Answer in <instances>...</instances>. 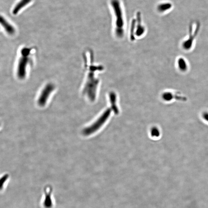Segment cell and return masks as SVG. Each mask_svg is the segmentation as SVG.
Returning <instances> with one entry per match:
<instances>
[{
  "label": "cell",
  "mask_w": 208,
  "mask_h": 208,
  "mask_svg": "<svg viewBox=\"0 0 208 208\" xmlns=\"http://www.w3.org/2000/svg\"><path fill=\"white\" fill-rule=\"evenodd\" d=\"M110 4L115 16L114 35L116 38L121 39L125 34V21L121 3L119 0H111Z\"/></svg>",
  "instance_id": "cell-2"
},
{
  "label": "cell",
  "mask_w": 208,
  "mask_h": 208,
  "mask_svg": "<svg viewBox=\"0 0 208 208\" xmlns=\"http://www.w3.org/2000/svg\"><path fill=\"white\" fill-rule=\"evenodd\" d=\"M31 1V0H21L19 3L17 4L14 9L13 14H16L21 9L30 3Z\"/></svg>",
  "instance_id": "cell-10"
},
{
  "label": "cell",
  "mask_w": 208,
  "mask_h": 208,
  "mask_svg": "<svg viewBox=\"0 0 208 208\" xmlns=\"http://www.w3.org/2000/svg\"><path fill=\"white\" fill-rule=\"evenodd\" d=\"M30 53L29 48H24L21 50V56L19 59L17 69L18 77L21 79L26 77L27 68L30 61L29 57Z\"/></svg>",
  "instance_id": "cell-5"
},
{
  "label": "cell",
  "mask_w": 208,
  "mask_h": 208,
  "mask_svg": "<svg viewBox=\"0 0 208 208\" xmlns=\"http://www.w3.org/2000/svg\"><path fill=\"white\" fill-rule=\"evenodd\" d=\"M1 24L3 27L4 28L5 30L7 32V33L9 35H13L15 32V29L14 28L13 26L9 23L8 22L6 21L4 18L1 17Z\"/></svg>",
  "instance_id": "cell-9"
},
{
  "label": "cell",
  "mask_w": 208,
  "mask_h": 208,
  "mask_svg": "<svg viewBox=\"0 0 208 208\" xmlns=\"http://www.w3.org/2000/svg\"><path fill=\"white\" fill-rule=\"evenodd\" d=\"M161 97L162 100L167 102L173 101V100L183 101L186 100V97L183 96L180 92L172 90L164 91L162 92Z\"/></svg>",
  "instance_id": "cell-6"
},
{
  "label": "cell",
  "mask_w": 208,
  "mask_h": 208,
  "mask_svg": "<svg viewBox=\"0 0 208 208\" xmlns=\"http://www.w3.org/2000/svg\"><path fill=\"white\" fill-rule=\"evenodd\" d=\"M200 29L199 23L196 22L195 27L192 23L191 24L187 36L180 44V47L183 51L188 53L191 52L194 49Z\"/></svg>",
  "instance_id": "cell-3"
},
{
  "label": "cell",
  "mask_w": 208,
  "mask_h": 208,
  "mask_svg": "<svg viewBox=\"0 0 208 208\" xmlns=\"http://www.w3.org/2000/svg\"><path fill=\"white\" fill-rule=\"evenodd\" d=\"M176 66L177 70L182 74H186L190 69L188 61L185 57L180 56L177 57L176 61Z\"/></svg>",
  "instance_id": "cell-7"
},
{
  "label": "cell",
  "mask_w": 208,
  "mask_h": 208,
  "mask_svg": "<svg viewBox=\"0 0 208 208\" xmlns=\"http://www.w3.org/2000/svg\"><path fill=\"white\" fill-rule=\"evenodd\" d=\"M93 53H90L89 63H86L87 74L83 89V93L90 101L95 100L100 84L98 74L103 72L104 67L101 64L95 63Z\"/></svg>",
  "instance_id": "cell-1"
},
{
  "label": "cell",
  "mask_w": 208,
  "mask_h": 208,
  "mask_svg": "<svg viewBox=\"0 0 208 208\" xmlns=\"http://www.w3.org/2000/svg\"><path fill=\"white\" fill-rule=\"evenodd\" d=\"M54 88V86L52 84H48L45 86L42 91L41 95L39 96V102L40 104L45 103Z\"/></svg>",
  "instance_id": "cell-8"
},
{
  "label": "cell",
  "mask_w": 208,
  "mask_h": 208,
  "mask_svg": "<svg viewBox=\"0 0 208 208\" xmlns=\"http://www.w3.org/2000/svg\"><path fill=\"white\" fill-rule=\"evenodd\" d=\"M142 23L140 13H137L136 19H134L132 21L130 32V39L131 41H134L137 39L142 38L145 35L146 28Z\"/></svg>",
  "instance_id": "cell-4"
},
{
  "label": "cell",
  "mask_w": 208,
  "mask_h": 208,
  "mask_svg": "<svg viewBox=\"0 0 208 208\" xmlns=\"http://www.w3.org/2000/svg\"><path fill=\"white\" fill-rule=\"evenodd\" d=\"M203 116L204 120L208 122V113H204Z\"/></svg>",
  "instance_id": "cell-13"
},
{
  "label": "cell",
  "mask_w": 208,
  "mask_h": 208,
  "mask_svg": "<svg viewBox=\"0 0 208 208\" xmlns=\"http://www.w3.org/2000/svg\"><path fill=\"white\" fill-rule=\"evenodd\" d=\"M172 4L170 3H163L160 4L157 6V10L160 12H163L169 10L172 8Z\"/></svg>",
  "instance_id": "cell-11"
},
{
  "label": "cell",
  "mask_w": 208,
  "mask_h": 208,
  "mask_svg": "<svg viewBox=\"0 0 208 208\" xmlns=\"http://www.w3.org/2000/svg\"><path fill=\"white\" fill-rule=\"evenodd\" d=\"M152 135L154 136H158L160 135V132L157 128H154L152 131Z\"/></svg>",
  "instance_id": "cell-12"
}]
</instances>
